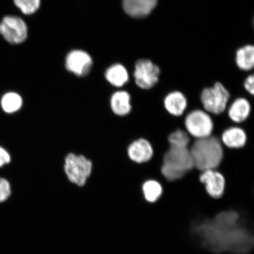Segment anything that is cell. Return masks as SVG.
Wrapping results in <instances>:
<instances>
[{
  "label": "cell",
  "instance_id": "obj_6",
  "mask_svg": "<svg viewBox=\"0 0 254 254\" xmlns=\"http://www.w3.org/2000/svg\"><path fill=\"white\" fill-rule=\"evenodd\" d=\"M184 126L187 133L195 139L212 135L214 128L213 120L209 114L199 109L192 110L187 114Z\"/></svg>",
  "mask_w": 254,
  "mask_h": 254
},
{
  "label": "cell",
  "instance_id": "obj_4",
  "mask_svg": "<svg viewBox=\"0 0 254 254\" xmlns=\"http://www.w3.org/2000/svg\"><path fill=\"white\" fill-rule=\"evenodd\" d=\"M230 98L229 91L220 82L203 89L200 94V101L204 110L217 116L225 112Z\"/></svg>",
  "mask_w": 254,
  "mask_h": 254
},
{
  "label": "cell",
  "instance_id": "obj_18",
  "mask_svg": "<svg viewBox=\"0 0 254 254\" xmlns=\"http://www.w3.org/2000/svg\"><path fill=\"white\" fill-rule=\"evenodd\" d=\"M236 63L238 67L242 70H252L254 65V47L247 46L238 50Z\"/></svg>",
  "mask_w": 254,
  "mask_h": 254
},
{
  "label": "cell",
  "instance_id": "obj_5",
  "mask_svg": "<svg viewBox=\"0 0 254 254\" xmlns=\"http://www.w3.org/2000/svg\"><path fill=\"white\" fill-rule=\"evenodd\" d=\"M64 168L69 182L82 187L90 176L93 163L84 155L69 153L65 158Z\"/></svg>",
  "mask_w": 254,
  "mask_h": 254
},
{
  "label": "cell",
  "instance_id": "obj_7",
  "mask_svg": "<svg viewBox=\"0 0 254 254\" xmlns=\"http://www.w3.org/2000/svg\"><path fill=\"white\" fill-rule=\"evenodd\" d=\"M160 68L150 60L142 59L136 62L134 77L136 85L142 90H151L159 81Z\"/></svg>",
  "mask_w": 254,
  "mask_h": 254
},
{
  "label": "cell",
  "instance_id": "obj_12",
  "mask_svg": "<svg viewBox=\"0 0 254 254\" xmlns=\"http://www.w3.org/2000/svg\"><path fill=\"white\" fill-rule=\"evenodd\" d=\"M164 109L170 115L179 117L182 116L188 107V100L182 92L173 91L165 97Z\"/></svg>",
  "mask_w": 254,
  "mask_h": 254
},
{
  "label": "cell",
  "instance_id": "obj_2",
  "mask_svg": "<svg viewBox=\"0 0 254 254\" xmlns=\"http://www.w3.org/2000/svg\"><path fill=\"white\" fill-rule=\"evenodd\" d=\"M194 168L199 171L216 170L223 160V145L217 136L195 139L189 148Z\"/></svg>",
  "mask_w": 254,
  "mask_h": 254
},
{
  "label": "cell",
  "instance_id": "obj_17",
  "mask_svg": "<svg viewBox=\"0 0 254 254\" xmlns=\"http://www.w3.org/2000/svg\"><path fill=\"white\" fill-rule=\"evenodd\" d=\"M105 77L110 84L117 88L123 87L129 80L128 71L120 64L110 66L105 73Z\"/></svg>",
  "mask_w": 254,
  "mask_h": 254
},
{
  "label": "cell",
  "instance_id": "obj_20",
  "mask_svg": "<svg viewBox=\"0 0 254 254\" xmlns=\"http://www.w3.org/2000/svg\"><path fill=\"white\" fill-rule=\"evenodd\" d=\"M22 104H23V100L20 95L12 92L5 94L2 98V109L7 113L16 112L20 109Z\"/></svg>",
  "mask_w": 254,
  "mask_h": 254
},
{
  "label": "cell",
  "instance_id": "obj_8",
  "mask_svg": "<svg viewBox=\"0 0 254 254\" xmlns=\"http://www.w3.org/2000/svg\"><path fill=\"white\" fill-rule=\"evenodd\" d=\"M27 33V25L20 17L7 16L0 23V34L9 43L18 44L24 42Z\"/></svg>",
  "mask_w": 254,
  "mask_h": 254
},
{
  "label": "cell",
  "instance_id": "obj_21",
  "mask_svg": "<svg viewBox=\"0 0 254 254\" xmlns=\"http://www.w3.org/2000/svg\"><path fill=\"white\" fill-rule=\"evenodd\" d=\"M170 146L176 147H187L190 143V136L186 131L177 129L170 133L167 138Z\"/></svg>",
  "mask_w": 254,
  "mask_h": 254
},
{
  "label": "cell",
  "instance_id": "obj_23",
  "mask_svg": "<svg viewBox=\"0 0 254 254\" xmlns=\"http://www.w3.org/2000/svg\"><path fill=\"white\" fill-rule=\"evenodd\" d=\"M11 194L10 184L7 180L0 178V202L7 200Z\"/></svg>",
  "mask_w": 254,
  "mask_h": 254
},
{
  "label": "cell",
  "instance_id": "obj_14",
  "mask_svg": "<svg viewBox=\"0 0 254 254\" xmlns=\"http://www.w3.org/2000/svg\"><path fill=\"white\" fill-rule=\"evenodd\" d=\"M222 145L230 149H240L245 147L247 135L245 130L239 127H231L222 132L221 137Z\"/></svg>",
  "mask_w": 254,
  "mask_h": 254
},
{
  "label": "cell",
  "instance_id": "obj_11",
  "mask_svg": "<svg viewBox=\"0 0 254 254\" xmlns=\"http://www.w3.org/2000/svg\"><path fill=\"white\" fill-rule=\"evenodd\" d=\"M154 148L148 139L140 138L132 142L127 148L130 160L136 164L147 163L154 156Z\"/></svg>",
  "mask_w": 254,
  "mask_h": 254
},
{
  "label": "cell",
  "instance_id": "obj_3",
  "mask_svg": "<svg viewBox=\"0 0 254 254\" xmlns=\"http://www.w3.org/2000/svg\"><path fill=\"white\" fill-rule=\"evenodd\" d=\"M193 168L189 148L170 146L164 155L161 173L168 182H173L183 179Z\"/></svg>",
  "mask_w": 254,
  "mask_h": 254
},
{
  "label": "cell",
  "instance_id": "obj_22",
  "mask_svg": "<svg viewBox=\"0 0 254 254\" xmlns=\"http://www.w3.org/2000/svg\"><path fill=\"white\" fill-rule=\"evenodd\" d=\"M14 1L21 12L26 15L34 13L40 5V0H14Z\"/></svg>",
  "mask_w": 254,
  "mask_h": 254
},
{
  "label": "cell",
  "instance_id": "obj_10",
  "mask_svg": "<svg viewBox=\"0 0 254 254\" xmlns=\"http://www.w3.org/2000/svg\"><path fill=\"white\" fill-rule=\"evenodd\" d=\"M93 61L90 55L81 50H74L66 57L65 67L78 77H84L90 73Z\"/></svg>",
  "mask_w": 254,
  "mask_h": 254
},
{
  "label": "cell",
  "instance_id": "obj_19",
  "mask_svg": "<svg viewBox=\"0 0 254 254\" xmlns=\"http://www.w3.org/2000/svg\"><path fill=\"white\" fill-rule=\"evenodd\" d=\"M142 191L146 201L155 202L163 194V188L158 181L148 180L143 183Z\"/></svg>",
  "mask_w": 254,
  "mask_h": 254
},
{
  "label": "cell",
  "instance_id": "obj_16",
  "mask_svg": "<svg viewBox=\"0 0 254 254\" xmlns=\"http://www.w3.org/2000/svg\"><path fill=\"white\" fill-rule=\"evenodd\" d=\"M111 110L116 115L123 117L131 112V95L128 92L120 90L113 94L110 100Z\"/></svg>",
  "mask_w": 254,
  "mask_h": 254
},
{
  "label": "cell",
  "instance_id": "obj_24",
  "mask_svg": "<svg viewBox=\"0 0 254 254\" xmlns=\"http://www.w3.org/2000/svg\"><path fill=\"white\" fill-rule=\"evenodd\" d=\"M244 87L245 90L250 95L254 94V75H250L244 81Z\"/></svg>",
  "mask_w": 254,
  "mask_h": 254
},
{
  "label": "cell",
  "instance_id": "obj_25",
  "mask_svg": "<svg viewBox=\"0 0 254 254\" xmlns=\"http://www.w3.org/2000/svg\"><path fill=\"white\" fill-rule=\"evenodd\" d=\"M10 161V155L4 148L0 147V167L8 164Z\"/></svg>",
  "mask_w": 254,
  "mask_h": 254
},
{
  "label": "cell",
  "instance_id": "obj_1",
  "mask_svg": "<svg viewBox=\"0 0 254 254\" xmlns=\"http://www.w3.org/2000/svg\"><path fill=\"white\" fill-rule=\"evenodd\" d=\"M239 220L237 212L223 211L196 225L195 231L203 245L211 252L246 254L252 249L253 237L238 223Z\"/></svg>",
  "mask_w": 254,
  "mask_h": 254
},
{
  "label": "cell",
  "instance_id": "obj_13",
  "mask_svg": "<svg viewBox=\"0 0 254 254\" xmlns=\"http://www.w3.org/2000/svg\"><path fill=\"white\" fill-rule=\"evenodd\" d=\"M157 0H123L124 9L132 17H145L157 5Z\"/></svg>",
  "mask_w": 254,
  "mask_h": 254
},
{
  "label": "cell",
  "instance_id": "obj_9",
  "mask_svg": "<svg viewBox=\"0 0 254 254\" xmlns=\"http://www.w3.org/2000/svg\"><path fill=\"white\" fill-rule=\"evenodd\" d=\"M199 182L204 184L206 192L211 197L218 199L224 195L226 181L223 174L216 170L202 171Z\"/></svg>",
  "mask_w": 254,
  "mask_h": 254
},
{
  "label": "cell",
  "instance_id": "obj_15",
  "mask_svg": "<svg viewBox=\"0 0 254 254\" xmlns=\"http://www.w3.org/2000/svg\"><path fill=\"white\" fill-rule=\"evenodd\" d=\"M252 112V106L246 98L239 97L235 100L228 108V116L235 123L245 122Z\"/></svg>",
  "mask_w": 254,
  "mask_h": 254
}]
</instances>
